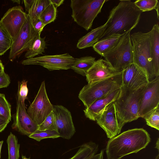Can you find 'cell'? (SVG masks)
<instances>
[{"label":"cell","mask_w":159,"mask_h":159,"mask_svg":"<svg viewBox=\"0 0 159 159\" xmlns=\"http://www.w3.org/2000/svg\"><path fill=\"white\" fill-rule=\"evenodd\" d=\"M13 43L11 36L0 24V55H3L10 49Z\"/></svg>","instance_id":"obj_27"},{"label":"cell","mask_w":159,"mask_h":159,"mask_svg":"<svg viewBox=\"0 0 159 159\" xmlns=\"http://www.w3.org/2000/svg\"><path fill=\"white\" fill-rule=\"evenodd\" d=\"M120 73L116 71L105 59L101 58L95 61L85 76L88 84H89L108 78Z\"/></svg>","instance_id":"obj_17"},{"label":"cell","mask_w":159,"mask_h":159,"mask_svg":"<svg viewBox=\"0 0 159 159\" xmlns=\"http://www.w3.org/2000/svg\"><path fill=\"white\" fill-rule=\"evenodd\" d=\"M149 134L143 128L124 131L110 139L106 148L107 159H120L145 148L151 141Z\"/></svg>","instance_id":"obj_2"},{"label":"cell","mask_w":159,"mask_h":159,"mask_svg":"<svg viewBox=\"0 0 159 159\" xmlns=\"http://www.w3.org/2000/svg\"><path fill=\"white\" fill-rule=\"evenodd\" d=\"M45 39V37L42 38L40 35L38 34L26 51L25 57L27 59L32 58L44 52L45 49L47 48Z\"/></svg>","instance_id":"obj_24"},{"label":"cell","mask_w":159,"mask_h":159,"mask_svg":"<svg viewBox=\"0 0 159 159\" xmlns=\"http://www.w3.org/2000/svg\"><path fill=\"white\" fill-rule=\"evenodd\" d=\"M28 137L38 142L45 139H54L60 137L59 133L55 130H39L37 129Z\"/></svg>","instance_id":"obj_29"},{"label":"cell","mask_w":159,"mask_h":159,"mask_svg":"<svg viewBox=\"0 0 159 159\" xmlns=\"http://www.w3.org/2000/svg\"><path fill=\"white\" fill-rule=\"evenodd\" d=\"M142 12L131 0H120L110 11L100 39L130 32L138 24Z\"/></svg>","instance_id":"obj_1"},{"label":"cell","mask_w":159,"mask_h":159,"mask_svg":"<svg viewBox=\"0 0 159 159\" xmlns=\"http://www.w3.org/2000/svg\"><path fill=\"white\" fill-rule=\"evenodd\" d=\"M134 3L142 12L155 10L159 19V2L157 0H137Z\"/></svg>","instance_id":"obj_28"},{"label":"cell","mask_w":159,"mask_h":159,"mask_svg":"<svg viewBox=\"0 0 159 159\" xmlns=\"http://www.w3.org/2000/svg\"><path fill=\"white\" fill-rule=\"evenodd\" d=\"M57 14V8L51 3L42 12L39 18L45 26L55 20Z\"/></svg>","instance_id":"obj_30"},{"label":"cell","mask_w":159,"mask_h":159,"mask_svg":"<svg viewBox=\"0 0 159 159\" xmlns=\"http://www.w3.org/2000/svg\"><path fill=\"white\" fill-rule=\"evenodd\" d=\"M155 159H159V154H158L156 157Z\"/></svg>","instance_id":"obj_46"},{"label":"cell","mask_w":159,"mask_h":159,"mask_svg":"<svg viewBox=\"0 0 159 159\" xmlns=\"http://www.w3.org/2000/svg\"><path fill=\"white\" fill-rule=\"evenodd\" d=\"M122 72L108 78L88 84L80 91L78 98L86 108L93 102L122 86Z\"/></svg>","instance_id":"obj_5"},{"label":"cell","mask_w":159,"mask_h":159,"mask_svg":"<svg viewBox=\"0 0 159 159\" xmlns=\"http://www.w3.org/2000/svg\"><path fill=\"white\" fill-rule=\"evenodd\" d=\"M54 113L56 130L60 137L70 139L76 132L71 112L61 105H53Z\"/></svg>","instance_id":"obj_13"},{"label":"cell","mask_w":159,"mask_h":159,"mask_svg":"<svg viewBox=\"0 0 159 159\" xmlns=\"http://www.w3.org/2000/svg\"><path fill=\"white\" fill-rule=\"evenodd\" d=\"M11 1L13 2H16L19 4H20V0H12Z\"/></svg>","instance_id":"obj_44"},{"label":"cell","mask_w":159,"mask_h":159,"mask_svg":"<svg viewBox=\"0 0 159 159\" xmlns=\"http://www.w3.org/2000/svg\"><path fill=\"white\" fill-rule=\"evenodd\" d=\"M133 63L143 70L149 81L155 77L151 51V30L147 33L138 32L130 35Z\"/></svg>","instance_id":"obj_4"},{"label":"cell","mask_w":159,"mask_h":159,"mask_svg":"<svg viewBox=\"0 0 159 159\" xmlns=\"http://www.w3.org/2000/svg\"><path fill=\"white\" fill-rule=\"evenodd\" d=\"M8 151V159H19L20 144L16 136L11 132L7 139Z\"/></svg>","instance_id":"obj_26"},{"label":"cell","mask_w":159,"mask_h":159,"mask_svg":"<svg viewBox=\"0 0 159 159\" xmlns=\"http://www.w3.org/2000/svg\"><path fill=\"white\" fill-rule=\"evenodd\" d=\"M104 151L101 150L100 152L93 156L88 159H103Z\"/></svg>","instance_id":"obj_39"},{"label":"cell","mask_w":159,"mask_h":159,"mask_svg":"<svg viewBox=\"0 0 159 159\" xmlns=\"http://www.w3.org/2000/svg\"><path fill=\"white\" fill-rule=\"evenodd\" d=\"M159 104V76L150 81L146 86L140 100L139 117L144 118Z\"/></svg>","instance_id":"obj_11"},{"label":"cell","mask_w":159,"mask_h":159,"mask_svg":"<svg viewBox=\"0 0 159 159\" xmlns=\"http://www.w3.org/2000/svg\"><path fill=\"white\" fill-rule=\"evenodd\" d=\"M31 23L34 30L40 35L45 26L41 20L39 18H38L31 22Z\"/></svg>","instance_id":"obj_36"},{"label":"cell","mask_w":159,"mask_h":159,"mask_svg":"<svg viewBox=\"0 0 159 159\" xmlns=\"http://www.w3.org/2000/svg\"><path fill=\"white\" fill-rule=\"evenodd\" d=\"M155 148L157 149L158 151H159V139L158 138L157 140L156 141V146Z\"/></svg>","instance_id":"obj_42"},{"label":"cell","mask_w":159,"mask_h":159,"mask_svg":"<svg viewBox=\"0 0 159 159\" xmlns=\"http://www.w3.org/2000/svg\"><path fill=\"white\" fill-rule=\"evenodd\" d=\"M98 150V144L89 142L81 145L75 155L68 159H88L97 154Z\"/></svg>","instance_id":"obj_22"},{"label":"cell","mask_w":159,"mask_h":159,"mask_svg":"<svg viewBox=\"0 0 159 159\" xmlns=\"http://www.w3.org/2000/svg\"><path fill=\"white\" fill-rule=\"evenodd\" d=\"M51 3L50 0H34L27 14L31 22L39 18L42 12Z\"/></svg>","instance_id":"obj_25"},{"label":"cell","mask_w":159,"mask_h":159,"mask_svg":"<svg viewBox=\"0 0 159 159\" xmlns=\"http://www.w3.org/2000/svg\"></svg>","instance_id":"obj_47"},{"label":"cell","mask_w":159,"mask_h":159,"mask_svg":"<svg viewBox=\"0 0 159 159\" xmlns=\"http://www.w3.org/2000/svg\"><path fill=\"white\" fill-rule=\"evenodd\" d=\"M10 82L9 76L4 71L0 74V89L7 87Z\"/></svg>","instance_id":"obj_35"},{"label":"cell","mask_w":159,"mask_h":159,"mask_svg":"<svg viewBox=\"0 0 159 159\" xmlns=\"http://www.w3.org/2000/svg\"><path fill=\"white\" fill-rule=\"evenodd\" d=\"M145 87L137 89L123 86L120 88L119 95L114 102L120 130L126 123L139 118V102Z\"/></svg>","instance_id":"obj_3"},{"label":"cell","mask_w":159,"mask_h":159,"mask_svg":"<svg viewBox=\"0 0 159 159\" xmlns=\"http://www.w3.org/2000/svg\"><path fill=\"white\" fill-rule=\"evenodd\" d=\"M95 121L109 139L115 137L120 132L114 102L104 109Z\"/></svg>","instance_id":"obj_15"},{"label":"cell","mask_w":159,"mask_h":159,"mask_svg":"<svg viewBox=\"0 0 159 159\" xmlns=\"http://www.w3.org/2000/svg\"><path fill=\"white\" fill-rule=\"evenodd\" d=\"M95 61V57L90 56L76 58L70 69L77 73L84 76Z\"/></svg>","instance_id":"obj_23"},{"label":"cell","mask_w":159,"mask_h":159,"mask_svg":"<svg viewBox=\"0 0 159 159\" xmlns=\"http://www.w3.org/2000/svg\"><path fill=\"white\" fill-rule=\"evenodd\" d=\"M4 66L1 61L0 60V74L4 71Z\"/></svg>","instance_id":"obj_41"},{"label":"cell","mask_w":159,"mask_h":159,"mask_svg":"<svg viewBox=\"0 0 159 159\" xmlns=\"http://www.w3.org/2000/svg\"><path fill=\"white\" fill-rule=\"evenodd\" d=\"M143 118L149 126L159 130V106Z\"/></svg>","instance_id":"obj_32"},{"label":"cell","mask_w":159,"mask_h":159,"mask_svg":"<svg viewBox=\"0 0 159 159\" xmlns=\"http://www.w3.org/2000/svg\"><path fill=\"white\" fill-rule=\"evenodd\" d=\"M11 105L6 99L4 94L0 93V116L11 121Z\"/></svg>","instance_id":"obj_31"},{"label":"cell","mask_w":159,"mask_h":159,"mask_svg":"<svg viewBox=\"0 0 159 159\" xmlns=\"http://www.w3.org/2000/svg\"><path fill=\"white\" fill-rule=\"evenodd\" d=\"M22 159H30V157L29 158H27L25 156L22 155Z\"/></svg>","instance_id":"obj_45"},{"label":"cell","mask_w":159,"mask_h":159,"mask_svg":"<svg viewBox=\"0 0 159 159\" xmlns=\"http://www.w3.org/2000/svg\"><path fill=\"white\" fill-rule=\"evenodd\" d=\"M27 81L23 80L21 82H18V90L17 98L21 102V104L25 106V101L27 98L28 92L27 86Z\"/></svg>","instance_id":"obj_34"},{"label":"cell","mask_w":159,"mask_h":159,"mask_svg":"<svg viewBox=\"0 0 159 159\" xmlns=\"http://www.w3.org/2000/svg\"><path fill=\"white\" fill-rule=\"evenodd\" d=\"M28 15L20 6L9 9L0 21V24L6 30L13 40L26 20Z\"/></svg>","instance_id":"obj_12"},{"label":"cell","mask_w":159,"mask_h":159,"mask_svg":"<svg viewBox=\"0 0 159 159\" xmlns=\"http://www.w3.org/2000/svg\"><path fill=\"white\" fill-rule=\"evenodd\" d=\"M120 88L97 100L88 107L86 108L83 110L85 116L90 120L95 121L104 109L118 98L120 94Z\"/></svg>","instance_id":"obj_18"},{"label":"cell","mask_w":159,"mask_h":159,"mask_svg":"<svg viewBox=\"0 0 159 159\" xmlns=\"http://www.w3.org/2000/svg\"><path fill=\"white\" fill-rule=\"evenodd\" d=\"M10 121L9 120L0 116V133L5 129Z\"/></svg>","instance_id":"obj_37"},{"label":"cell","mask_w":159,"mask_h":159,"mask_svg":"<svg viewBox=\"0 0 159 159\" xmlns=\"http://www.w3.org/2000/svg\"><path fill=\"white\" fill-rule=\"evenodd\" d=\"M106 27L105 23L103 25L92 30L78 40L77 47L83 49L93 47L101 39Z\"/></svg>","instance_id":"obj_19"},{"label":"cell","mask_w":159,"mask_h":159,"mask_svg":"<svg viewBox=\"0 0 159 159\" xmlns=\"http://www.w3.org/2000/svg\"><path fill=\"white\" fill-rule=\"evenodd\" d=\"M75 60V58L67 53L28 58L22 61L21 63L24 65H40L50 71H52L70 69Z\"/></svg>","instance_id":"obj_9"},{"label":"cell","mask_w":159,"mask_h":159,"mask_svg":"<svg viewBox=\"0 0 159 159\" xmlns=\"http://www.w3.org/2000/svg\"><path fill=\"white\" fill-rule=\"evenodd\" d=\"M13 120L12 129L23 134L29 136L38 129V125L28 115L25 106L17 98L16 111L13 116Z\"/></svg>","instance_id":"obj_16"},{"label":"cell","mask_w":159,"mask_h":159,"mask_svg":"<svg viewBox=\"0 0 159 159\" xmlns=\"http://www.w3.org/2000/svg\"><path fill=\"white\" fill-rule=\"evenodd\" d=\"M51 3L55 7H57L60 6L64 1V0H50Z\"/></svg>","instance_id":"obj_40"},{"label":"cell","mask_w":159,"mask_h":159,"mask_svg":"<svg viewBox=\"0 0 159 159\" xmlns=\"http://www.w3.org/2000/svg\"><path fill=\"white\" fill-rule=\"evenodd\" d=\"M38 34L34 30L28 15L20 30L13 40L10 48L9 59L13 61L24 52L27 51Z\"/></svg>","instance_id":"obj_10"},{"label":"cell","mask_w":159,"mask_h":159,"mask_svg":"<svg viewBox=\"0 0 159 159\" xmlns=\"http://www.w3.org/2000/svg\"><path fill=\"white\" fill-rule=\"evenodd\" d=\"M124 35L111 36L101 39L93 47V48L103 57L118 44Z\"/></svg>","instance_id":"obj_21"},{"label":"cell","mask_w":159,"mask_h":159,"mask_svg":"<svg viewBox=\"0 0 159 159\" xmlns=\"http://www.w3.org/2000/svg\"><path fill=\"white\" fill-rule=\"evenodd\" d=\"M151 31V51L152 63L156 77L159 76V26L155 24Z\"/></svg>","instance_id":"obj_20"},{"label":"cell","mask_w":159,"mask_h":159,"mask_svg":"<svg viewBox=\"0 0 159 159\" xmlns=\"http://www.w3.org/2000/svg\"><path fill=\"white\" fill-rule=\"evenodd\" d=\"M130 32L124 34L118 44L103 57L115 70L121 72L133 63Z\"/></svg>","instance_id":"obj_7"},{"label":"cell","mask_w":159,"mask_h":159,"mask_svg":"<svg viewBox=\"0 0 159 159\" xmlns=\"http://www.w3.org/2000/svg\"><path fill=\"white\" fill-rule=\"evenodd\" d=\"M3 141H0V156H1V148L2 147V146L3 143Z\"/></svg>","instance_id":"obj_43"},{"label":"cell","mask_w":159,"mask_h":159,"mask_svg":"<svg viewBox=\"0 0 159 159\" xmlns=\"http://www.w3.org/2000/svg\"><path fill=\"white\" fill-rule=\"evenodd\" d=\"M34 0H23L26 11L28 13L31 8Z\"/></svg>","instance_id":"obj_38"},{"label":"cell","mask_w":159,"mask_h":159,"mask_svg":"<svg viewBox=\"0 0 159 159\" xmlns=\"http://www.w3.org/2000/svg\"><path fill=\"white\" fill-rule=\"evenodd\" d=\"M106 0H71V16L79 26L88 31L94 20L101 12Z\"/></svg>","instance_id":"obj_6"},{"label":"cell","mask_w":159,"mask_h":159,"mask_svg":"<svg viewBox=\"0 0 159 159\" xmlns=\"http://www.w3.org/2000/svg\"><path fill=\"white\" fill-rule=\"evenodd\" d=\"M122 86L132 89L145 87L149 82L145 72L133 63L122 72Z\"/></svg>","instance_id":"obj_14"},{"label":"cell","mask_w":159,"mask_h":159,"mask_svg":"<svg viewBox=\"0 0 159 159\" xmlns=\"http://www.w3.org/2000/svg\"><path fill=\"white\" fill-rule=\"evenodd\" d=\"M37 130H56L54 116L53 111L48 115L41 124L38 125Z\"/></svg>","instance_id":"obj_33"},{"label":"cell","mask_w":159,"mask_h":159,"mask_svg":"<svg viewBox=\"0 0 159 159\" xmlns=\"http://www.w3.org/2000/svg\"><path fill=\"white\" fill-rule=\"evenodd\" d=\"M53 105L47 95L45 81H43L34 100L27 110L28 115L38 125L53 111Z\"/></svg>","instance_id":"obj_8"}]
</instances>
